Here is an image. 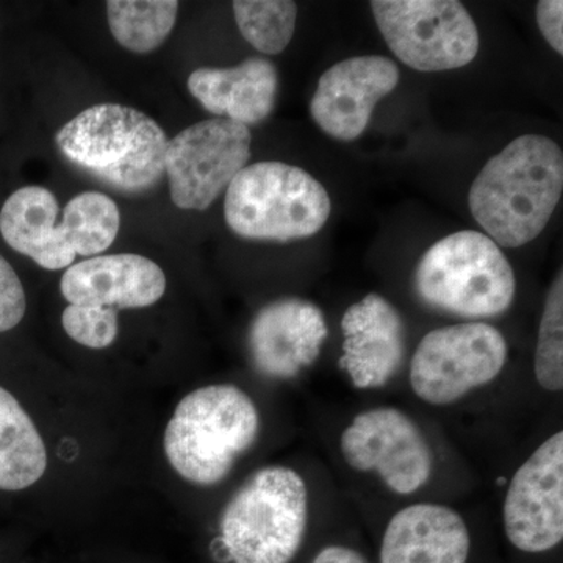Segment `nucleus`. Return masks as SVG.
I'll list each match as a JSON object with an SVG mask.
<instances>
[{
	"label": "nucleus",
	"instance_id": "nucleus-11",
	"mask_svg": "<svg viewBox=\"0 0 563 563\" xmlns=\"http://www.w3.org/2000/svg\"><path fill=\"white\" fill-rule=\"evenodd\" d=\"M507 539L525 553H544L563 539V432L540 444L514 474L503 506Z\"/></svg>",
	"mask_w": 563,
	"mask_h": 563
},
{
	"label": "nucleus",
	"instance_id": "nucleus-5",
	"mask_svg": "<svg viewBox=\"0 0 563 563\" xmlns=\"http://www.w3.org/2000/svg\"><path fill=\"white\" fill-rule=\"evenodd\" d=\"M331 210L320 181L282 162L246 166L225 190V222L247 240L309 239L324 228Z\"/></svg>",
	"mask_w": 563,
	"mask_h": 563
},
{
	"label": "nucleus",
	"instance_id": "nucleus-13",
	"mask_svg": "<svg viewBox=\"0 0 563 563\" xmlns=\"http://www.w3.org/2000/svg\"><path fill=\"white\" fill-rule=\"evenodd\" d=\"M328 324L320 307L301 298L277 299L251 322L247 344L257 372L292 379L320 357Z\"/></svg>",
	"mask_w": 563,
	"mask_h": 563
},
{
	"label": "nucleus",
	"instance_id": "nucleus-14",
	"mask_svg": "<svg viewBox=\"0 0 563 563\" xmlns=\"http://www.w3.org/2000/svg\"><path fill=\"white\" fill-rule=\"evenodd\" d=\"M340 368L358 390L384 387L401 369L406 324L383 296L369 292L352 303L343 314Z\"/></svg>",
	"mask_w": 563,
	"mask_h": 563
},
{
	"label": "nucleus",
	"instance_id": "nucleus-6",
	"mask_svg": "<svg viewBox=\"0 0 563 563\" xmlns=\"http://www.w3.org/2000/svg\"><path fill=\"white\" fill-rule=\"evenodd\" d=\"M422 302L462 318H493L509 310L517 279L490 236L462 231L429 247L415 272Z\"/></svg>",
	"mask_w": 563,
	"mask_h": 563
},
{
	"label": "nucleus",
	"instance_id": "nucleus-19",
	"mask_svg": "<svg viewBox=\"0 0 563 563\" xmlns=\"http://www.w3.org/2000/svg\"><path fill=\"white\" fill-rule=\"evenodd\" d=\"M47 468L46 444L20 401L0 387V490L32 487Z\"/></svg>",
	"mask_w": 563,
	"mask_h": 563
},
{
	"label": "nucleus",
	"instance_id": "nucleus-7",
	"mask_svg": "<svg viewBox=\"0 0 563 563\" xmlns=\"http://www.w3.org/2000/svg\"><path fill=\"white\" fill-rule=\"evenodd\" d=\"M372 11L385 43L412 69L463 68L479 52L476 22L455 0H374Z\"/></svg>",
	"mask_w": 563,
	"mask_h": 563
},
{
	"label": "nucleus",
	"instance_id": "nucleus-20",
	"mask_svg": "<svg viewBox=\"0 0 563 563\" xmlns=\"http://www.w3.org/2000/svg\"><path fill=\"white\" fill-rule=\"evenodd\" d=\"M179 2L176 0H110L107 20L111 35L122 47L135 54H150L161 47L176 25Z\"/></svg>",
	"mask_w": 563,
	"mask_h": 563
},
{
	"label": "nucleus",
	"instance_id": "nucleus-26",
	"mask_svg": "<svg viewBox=\"0 0 563 563\" xmlns=\"http://www.w3.org/2000/svg\"><path fill=\"white\" fill-rule=\"evenodd\" d=\"M537 24L543 38L558 54H563V2L561 0H542L537 3Z\"/></svg>",
	"mask_w": 563,
	"mask_h": 563
},
{
	"label": "nucleus",
	"instance_id": "nucleus-27",
	"mask_svg": "<svg viewBox=\"0 0 563 563\" xmlns=\"http://www.w3.org/2000/svg\"><path fill=\"white\" fill-rule=\"evenodd\" d=\"M312 563H368L358 551L347 547H325L314 555Z\"/></svg>",
	"mask_w": 563,
	"mask_h": 563
},
{
	"label": "nucleus",
	"instance_id": "nucleus-16",
	"mask_svg": "<svg viewBox=\"0 0 563 563\" xmlns=\"http://www.w3.org/2000/svg\"><path fill=\"white\" fill-rule=\"evenodd\" d=\"M465 520L443 504L418 503L393 515L380 544V563H468Z\"/></svg>",
	"mask_w": 563,
	"mask_h": 563
},
{
	"label": "nucleus",
	"instance_id": "nucleus-25",
	"mask_svg": "<svg viewBox=\"0 0 563 563\" xmlns=\"http://www.w3.org/2000/svg\"><path fill=\"white\" fill-rule=\"evenodd\" d=\"M25 310L27 298L20 276L0 254V333L16 328Z\"/></svg>",
	"mask_w": 563,
	"mask_h": 563
},
{
	"label": "nucleus",
	"instance_id": "nucleus-18",
	"mask_svg": "<svg viewBox=\"0 0 563 563\" xmlns=\"http://www.w3.org/2000/svg\"><path fill=\"white\" fill-rule=\"evenodd\" d=\"M58 214L60 206L54 192L38 185L20 188L0 210V233L11 250L32 258L41 268H69L76 252Z\"/></svg>",
	"mask_w": 563,
	"mask_h": 563
},
{
	"label": "nucleus",
	"instance_id": "nucleus-3",
	"mask_svg": "<svg viewBox=\"0 0 563 563\" xmlns=\"http://www.w3.org/2000/svg\"><path fill=\"white\" fill-rule=\"evenodd\" d=\"M55 143L81 172L118 190L141 192L162 179L169 140L143 111L99 103L63 125Z\"/></svg>",
	"mask_w": 563,
	"mask_h": 563
},
{
	"label": "nucleus",
	"instance_id": "nucleus-21",
	"mask_svg": "<svg viewBox=\"0 0 563 563\" xmlns=\"http://www.w3.org/2000/svg\"><path fill=\"white\" fill-rule=\"evenodd\" d=\"M120 210L110 196L85 191L63 210L62 225L76 255L92 257L109 250L120 231Z\"/></svg>",
	"mask_w": 563,
	"mask_h": 563
},
{
	"label": "nucleus",
	"instance_id": "nucleus-8",
	"mask_svg": "<svg viewBox=\"0 0 563 563\" xmlns=\"http://www.w3.org/2000/svg\"><path fill=\"white\" fill-rule=\"evenodd\" d=\"M509 357L506 339L487 322H462L426 333L410 362L421 401L450 406L493 383Z\"/></svg>",
	"mask_w": 563,
	"mask_h": 563
},
{
	"label": "nucleus",
	"instance_id": "nucleus-15",
	"mask_svg": "<svg viewBox=\"0 0 563 563\" xmlns=\"http://www.w3.org/2000/svg\"><path fill=\"white\" fill-rule=\"evenodd\" d=\"M166 277L157 263L143 255L91 257L69 266L62 277V295L73 306L143 309L158 301Z\"/></svg>",
	"mask_w": 563,
	"mask_h": 563
},
{
	"label": "nucleus",
	"instance_id": "nucleus-10",
	"mask_svg": "<svg viewBox=\"0 0 563 563\" xmlns=\"http://www.w3.org/2000/svg\"><path fill=\"white\" fill-rule=\"evenodd\" d=\"M344 462L376 473L396 495H413L431 479L433 454L417 422L395 407L358 413L340 439Z\"/></svg>",
	"mask_w": 563,
	"mask_h": 563
},
{
	"label": "nucleus",
	"instance_id": "nucleus-22",
	"mask_svg": "<svg viewBox=\"0 0 563 563\" xmlns=\"http://www.w3.org/2000/svg\"><path fill=\"white\" fill-rule=\"evenodd\" d=\"M243 38L265 55L282 54L295 35L298 5L287 0H236L232 3Z\"/></svg>",
	"mask_w": 563,
	"mask_h": 563
},
{
	"label": "nucleus",
	"instance_id": "nucleus-9",
	"mask_svg": "<svg viewBox=\"0 0 563 563\" xmlns=\"http://www.w3.org/2000/svg\"><path fill=\"white\" fill-rule=\"evenodd\" d=\"M251 141L250 128L225 118L196 122L174 136L165 157L174 206L209 209L246 168Z\"/></svg>",
	"mask_w": 563,
	"mask_h": 563
},
{
	"label": "nucleus",
	"instance_id": "nucleus-12",
	"mask_svg": "<svg viewBox=\"0 0 563 563\" xmlns=\"http://www.w3.org/2000/svg\"><path fill=\"white\" fill-rule=\"evenodd\" d=\"M398 81L399 69L390 58H347L322 74L310 113L332 139H358L368 128L374 107L398 87Z\"/></svg>",
	"mask_w": 563,
	"mask_h": 563
},
{
	"label": "nucleus",
	"instance_id": "nucleus-2",
	"mask_svg": "<svg viewBox=\"0 0 563 563\" xmlns=\"http://www.w3.org/2000/svg\"><path fill=\"white\" fill-rule=\"evenodd\" d=\"M257 406L235 385H209L185 396L165 431L169 465L188 483L210 487L232 472L258 439Z\"/></svg>",
	"mask_w": 563,
	"mask_h": 563
},
{
	"label": "nucleus",
	"instance_id": "nucleus-24",
	"mask_svg": "<svg viewBox=\"0 0 563 563\" xmlns=\"http://www.w3.org/2000/svg\"><path fill=\"white\" fill-rule=\"evenodd\" d=\"M62 324L74 342L91 350L109 347L118 336V313L111 307L69 303L63 312Z\"/></svg>",
	"mask_w": 563,
	"mask_h": 563
},
{
	"label": "nucleus",
	"instance_id": "nucleus-17",
	"mask_svg": "<svg viewBox=\"0 0 563 563\" xmlns=\"http://www.w3.org/2000/svg\"><path fill=\"white\" fill-rule=\"evenodd\" d=\"M192 98L217 117L254 125L276 106L279 74L266 58H250L233 68H199L188 77Z\"/></svg>",
	"mask_w": 563,
	"mask_h": 563
},
{
	"label": "nucleus",
	"instance_id": "nucleus-1",
	"mask_svg": "<svg viewBox=\"0 0 563 563\" xmlns=\"http://www.w3.org/2000/svg\"><path fill=\"white\" fill-rule=\"evenodd\" d=\"M563 191V154L543 135L518 136L481 169L470 210L493 242L520 247L547 228Z\"/></svg>",
	"mask_w": 563,
	"mask_h": 563
},
{
	"label": "nucleus",
	"instance_id": "nucleus-23",
	"mask_svg": "<svg viewBox=\"0 0 563 563\" xmlns=\"http://www.w3.org/2000/svg\"><path fill=\"white\" fill-rule=\"evenodd\" d=\"M533 373L537 383L547 391L559 393L563 388V277L558 274L548 290L539 339H537Z\"/></svg>",
	"mask_w": 563,
	"mask_h": 563
},
{
	"label": "nucleus",
	"instance_id": "nucleus-4",
	"mask_svg": "<svg viewBox=\"0 0 563 563\" xmlns=\"http://www.w3.org/2000/svg\"><path fill=\"white\" fill-rule=\"evenodd\" d=\"M309 525V490L288 466L258 470L221 517L222 550L233 563H290Z\"/></svg>",
	"mask_w": 563,
	"mask_h": 563
}]
</instances>
